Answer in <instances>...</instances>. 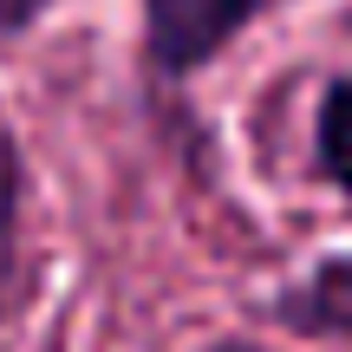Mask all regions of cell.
<instances>
[{"label": "cell", "instance_id": "obj_6", "mask_svg": "<svg viewBox=\"0 0 352 352\" xmlns=\"http://www.w3.org/2000/svg\"><path fill=\"white\" fill-rule=\"evenodd\" d=\"M196 352H274V346H261V340H209V346H196Z\"/></svg>", "mask_w": 352, "mask_h": 352}, {"label": "cell", "instance_id": "obj_2", "mask_svg": "<svg viewBox=\"0 0 352 352\" xmlns=\"http://www.w3.org/2000/svg\"><path fill=\"white\" fill-rule=\"evenodd\" d=\"M254 314H261L274 333H294V340L352 346V248L320 254L307 274H294L287 287H274Z\"/></svg>", "mask_w": 352, "mask_h": 352}, {"label": "cell", "instance_id": "obj_5", "mask_svg": "<svg viewBox=\"0 0 352 352\" xmlns=\"http://www.w3.org/2000/svg\"><path fill=\"white\" fill-rule=\"evenodd\" d=\"M59 0H0V39H26Z\"/></svg>", "mask_w": 352, "mask_h": 352}, {"label": "cell", "instance_id": "obj_1", "mask_svg": "<svg viewBox=\"0 0 352 352\" xmlns=\"http://www.w3.org/2000/svg\"><path fill=\"white\" fill-rule=\"evenodd\" d=\"M274 0H138V46L157 85H189L209 72Z\"/></svg>", "mask_w": 352, "mask_h": 352}, {"label": "cell", "instance_id": "obj_3", "mask_svg": "<svg viewBox=\"0 0 352 352\" xmlns=\"http://www.w3.org/2000/svg\"><path fill=\"white\" fill-rule=\"evenodd\" d=\"M26 202H33V170H26L20 131L0 118V307H7L13 280L26 261Z\"/></svg>", "mask_w": 352, "mask_h": 352}, {"label": "cell", "instance_id": "obj_4", "mask_svg": "<svg viewBox=\"0 0 352 352\" xmlns=\"http://www.w3.org/2000/svg\"><path fill=\"white\" fill-rule=\"evenodd\" d=\"M314 176L352 196V72H333L314 104Z\"/></svg>", "mask_w": 352, "mask_h": 352}]
</instances>
